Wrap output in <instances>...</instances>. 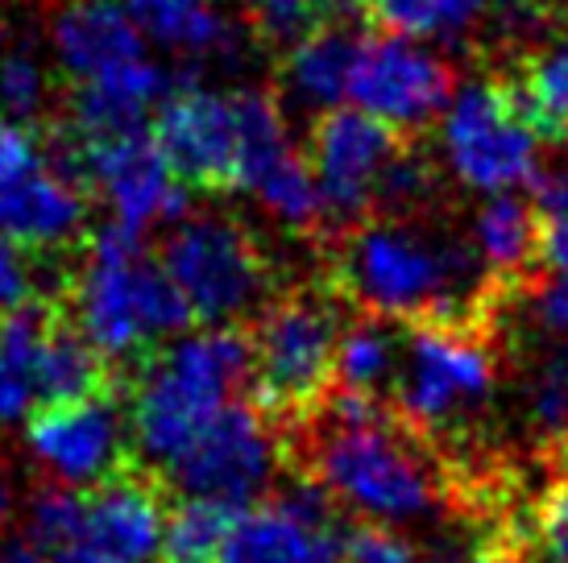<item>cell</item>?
Masks as SVG:
<instances>
[{
    "instance_id": "6da1fadb",
    "label": "cell",
    "mask_w": 568,
    "mask_h": 563,
    "mask_svg": "<svg viewBox=\"0 0 568 563\" xmlns=\"http://www.w3.org/2000/svg\"><path fill=\"white\" fill-rule=\"evenodd\" d=\"M336 282L369 319H419L469 328L486 274L465 240L415 216H378L348 228Z\"/></svg>"
},
{
    "instance_id": "7a4b0ae2",
    "label": "cell",
    "mask_w": 568,
    "mask_h": 563,
    "mask_svg": "<svg viewBox=\"0 0 568 563\" xmlns=\"http://www.w3.org/2000/svg\"><path fill=\"white\" fill-rule=\"evenodd\" d=\"M307 477L336 505L378 526L419 522L440 505V481L424 448L382 419L374 402L348 393H336L324 410Z\"/></svg>"
},
{
    "instance_id": "3957f363",
    "label": "cell",
    "mask_w": 568,
    "mask_h": 563,
    "mask_svg": "<svg viewBox=\"0 0 568 563\" xmlns=\"http://www.w3.org/2000/svg\"><path fill=\"white\" fill-rule=\"evenodd\" d=\"M250 381V340L237 328L174 336L142 365L129 398V443L145 464L171 472Z\"/></svg>"
},
{
    "instance_id": "277c9868",
    "label": "cell",
    "mask_w": 568,
    "mask_h": 563,
    "mask_svg": "<svg viewBox=\"0 0 568 563\" xmlns=\"http://www.w3.org/2000/svg\"><path fill=\"white\" fill-rule=\"evenodd\" d=\"M150 137L187 187H233L241 195L270 166L295 154L278 95L224 83H191L171 92Z\"/></svg>"
},
{
    "instance_id": "5b68a950",
    "label": "cell",
    "mask_w": 568,
    "mask_h": 563,
    "mask_svg": "<svg viewBox=\"0 0 568 563\" xmlns=\"http://www.w3.org/2000/svg\"><path fill=\"white\" fill-rule=\"evenodd\" d=\"M71 328L100 360H133L171 345L187 328V307L142 236L100 228L71 282Z\"/></svg>"
},
{
    "instance_id": "8992f818",
    "label": "cell",
    "mask_w": 568,
    "mask_h": 563,
    "mask_svg": "<svg viewBox=\"0 0 568 563\" xmlns=\"http://www.w3.org/2000/svg\"><path fill=\"white\" fill-rule=\"evenodd\" d=\"M539 133L515 88L465 79L436 121V157L460 191L481 199L519 195L539 178Z\"/></svg>"
},
{
    "instance_id": "52a82bcc",
    "label": "cell",
    "mask_w": 568,
    "mask_h": 563,
    "mask_svg": "<svg viewBox=\"0 0 568 563\" xmlns=\"http://www.w3.org/2000/svg\"><path fill=\"white\" fill-rule=\"evenodd\" d=\"M159 266L183 298L187 319H200L204 328H233L245 315H262L270 262L250 228L233 216H183L166 233Z\"/></svg>"
},
{
    "instance_id": "ba28073f",
    "label": "cell",
    "mask_w": 568,
    "mask_h": 563,
    "mask_svg": "<svg viewBox=\"0 0 568 563\" xmlns=\"http://www.w3.org/2000/svg\"><path fill=\"white\" fill-rule=\"evenodd\" d=\"M341 340L336 303L324 295H291L257 315L250 340V381L257 410L300 414L332 386V357Z\"/></svg>"
},
{
    "instance_id": "9c48e42d",
    "label": "cell",
    "mask_w": 568,
    "mask_h": 563,
    "mask_svg": "<svg viewBox=\"0 0 568 563\" xmlns=\"http://www.w3.org/2000/svg\"><path fill=\"white\" fill-rule=\"evenodd\" d=\"M498 360L474 328L419 324L403 340L395 398L410 427L448 431L469 422L494 398Z\"/></svg>"
},
{
    "instance_id": "30bf717a",
    "label": "cell",
    "mask_w": 568,
    "mask_h": 563,
    "mask_svg": "<svg viewBox=\"0 0 568 563\" xmlns=\"http://www.w3.org/2000/svg\"><path fill=\"white\" fill-rule=\"evenodd\" d=\"M88 224V195L26 125L0 116V240L30 253L71 245Z\"/></svg>"
},
{
    "instance_id": "8fae6325",
    "label": "cell",
    "mask_w": 568,
    "mask_h": 563,
    "mask_svg": "<svg viewBox=\"0 0 568 563\" xmlns=\"http://www.w3.org/2000/svg\"><path fill=\"white\" fill-rule=\"evenodd\" d=\"M453 92H457V79H453L444 50L382 30L362 33L348 109H357L362 116L403 137V133L436 129Z\"/></svg>"
},
{
    "instance_id": "7c38bea8",
    "label": "cell",
    "mask_w": 568,
    "mask_h": 563,
    "mask_svg": "<svg viewBox=\"0 0 568 563\" xmlns=\"http://www.w3.org/2000/svg\"><path fill=\"white\" fill-rule=\"evenodd\" d=\"M75 178L100 195L112 228L129 236L174 228L187 216V183L174 174L150 133L80 141Z\"/></svg>"
},
{
    "instance_id": "4fadbf2b",
    "label": "cell",
    "mask_w": 568,
    "mask_h": 563,
    "mask_svg": "<svg viewBox=\"0 0 568 563\" xmlns=\"http://www.w3.org/2000/svg\"><path fill=\"white\" fill-rule=\"evenodd\" d=\"M278 477V439L257 407L233 402L221 419L207 427L200 443L171 469L174 489L183 498L216 501L245 514Z\"/></svg>"
},
{
    "instance_id": "5bb4252c",
    "label": "cell",
    "mask_w": 568,
    "mask_h": 563,
    "mask_svg": "<svg viewBox=\"0 0 568 563\" xmlns=\"http://www.w3.org/2000/svg\"><path fill=\"white\" fill-rule=\"evenodd\" d=\"M403 145L390 129L362 116L357 109H341L320 116L307 141V166L316 174L324 219L357 224L382 199L386 174L398 162Z\"/></svg>"
},
{
    "instance_id": "9a60e30c",
    "label": "cell",
    "mask_w": 568,
    "mask_h": 563,
    "mask_svg": "<svg viewBox=\"0 0 568 563\" xmlns=\"http://www.w3.org/2000/svg\"><path fill=\"white\" fill-rule=\"evenodd\" d=\"M26 448L50 485L80 493L121 477L129 455V419L109 393H95L71 407H42L26 422Z\"/></svg>"
},
{
    "instance_id": "2e32d148",
    "label": "cell",
    "mask_w": 568,
    "mask_h": 563,
    "mask_svg": "<svg viewBox=\"0 0 568 563\" xmlns=\"http://www.w3.org/2000/svg\"><path fill=\"white\" fill-rule=\"evenodd\" d=\"M216 563H341L332 498L312 481H286L274 501L237 514Z\"/></svg>"
},
{
    "instance_id": "e0dca14e",
    "label": "cell",
    "mask_w": 568,
    "mask_h": 563,
    "mask_svg": "<svg viewBox=\"0 0 568 563\" xmlns=\"http://www.w3.org/2000/svg\"><path fill=\"white\" fill-rule=\"evenodd\" d=\"M47 54L75 88H92L150 59L121 0H59L47 21Z\"/></svg>"
},
{
    "instance_id": "ac0fdd59",
    "label": "cell",
    "mask_w": 568,
    "mask_h": 563,
    "mask_svg": "<svg viewBox=\"0 0 568 563\" xmlns=\"http://www.w3.org/2000/svg\"><path fill=\"white\" fill-rule=\"evenodd\" d=\"M162 531H166V505L159 489L121 472L92 493H83V543L116 563H150L159 560Z\"/></svg>"
},
{
    "instance_id": "d6986e66",
    "label": "cell",
    "mask_w": 568,
    "mask_h": 563,
    "mask_svg": "<svg viewBox=\"0 0 568 563\" xmlns=\"http://www.w3.org/2000/svg\"><path fill=\"white\" fill-rule=\"evenodd\" d=\"M145 47L191 59V63H229L245 54V30L221 0H121Z\"/></svg>"
},
{
    "instance_id": "ffe728a7",
    "label": "cell",
    "mask_w": 568,
    "mask_h": 563,
    "mask_svg": "<svg viewBox=\"0 0 568 563\" xmlns=\"http://www.w3.org/2000/svg\"><path fill=\"white\" fill-rule=\"evenodd\" d=\"M357 42H362V33H348L336 21L300 33L286 47L283 66H278V88H283L286 109L307 112L316 121L328 112L348 109Z\"/></svg>"
},
{
    "instance_id": "44dd1931",
    "label": "cell",
    "mask_w": 568,
    "mask_h": 563,
    "mask_svg": "<svg viewBox=\"0 0 568 563\" xmlns=\"http://www.w3.org/2000/svg\"><path fill=\"white\" fill-rule=\"evenodd\" d=\"M465 245L474 262L489 278H519L539 257V212L523 195H498L481 199L469 219Z\"/></svg>"
},
{
    "instance_id": "7402d4cb",
    "label": "cell",
    "mask_w": 568,
    "mask_h": 563,
    "mask_svg": "<svg viewBox=\"0 0 568 563\" xmlns=\"http://www.w3.org/2000/svg\"><path fill=\"white\" fill-rule=\"evenodd\" d=\"M403 365V336L382 319H353L341 328L336 357H332V386L336 393L374 402L382 390H395Z\"/></svg>"
},
{
    "instance_id": "603a6c76",
    "label": "cell",
    "mask_w": 568,
    "mask_h": 563,
    "mask_svg": "<svg viewBox=\"0 0 568 563\" xmlns=\"http://www.w3.org/2000/svg\"><path fill=\"white\" fill-rule=\"evenodd\" d=\"M382 33L424 47H460L494 13V0H365Z\"/></svg>"
},
{
    "instance_id": "cb8c5ba5",
    "label": "cell",
    "mask_w": 568,
    "mask_h": 563,
    "mask_svg": "<svg viewBox=\"0 0 568 563\" xmlns=\"http://www.w3.org/2000/svg\"><path fill=\"white\" fill-rule=\"evenodd\" d=\"M104 386V360L95 357L92 345L83 340L71 324H54L50 319L42 352H38V369H33V393L47 407H71L83 398H95Z\"/></svg>"
},
{
    "instance_id": "d4e9b609",
    "label": "cell",
    "mask_w": 568,
    "mask_h": 563,
    "mask_svg": "<svg viewBox=\"0 0 568 563\" xmlns=\"http://www.w3.org/2000/svg\"><path fill=\"white\" fill-rule=\"evenodd\" d=\"M47 328L50 319L38 307L0 319V422L26 419L38 407L33 369H38Z\"/></svg>"
},
{
    "instance_id": "484cf974",
    "label": "cell",
    "mask_w": 568,
    "mask_h": 563,
    "mask_svg": "<svg viewBox=\"0 0 568 563\" xmlns=\"http://www.w3.org/2000/svg\"><path fill=\"white\" fill-rule=\"evenodd\" d=\"M515 95L539 137L568 141V33L527 59Z\"/></svg>"
},
{
    "instance_id": "4316f807",
    "label": "cell",
    "mask_w": 568,
    "mask_h": 563,
    "mask_svg": "<svg viewBox=\"0 0 568 563\" xmlns=\"http://www.w3.org/2000/svg\"><path fill=\"white\" fill-rule=\"evenodd\" d=\"M245 195L274 224H283L291 233H307V228H316L320 219H324V199H320L316 174L307 166V154H300V150L283 157L278 166H270Z\"/></svg>"
},
{
    "instance_id": "83f0119b",
    "label": "cell",
    "mask_w": 568,
    "mask_h": 563,
    "mask_svg": "<svg viewBox=\"0 0 568 563\" xmlns=\"http://www.w3.org/2000/svg\"><path fill=\"white\" fill-rule=\"evenodd\" d=\"M54 100V66L50 54L33 42L0 47V116L30 129Z\"/></svg>"
},
{
    "instance_id": "f1b7e54d",
    "label": "cell",
    "mask_w": 568,
    "mask_h": 563,
    "mask_svg": "<svg viewBox=\"0 0 568 563\" xmlns=\"http://www.w3.org/2000/svg\"><path fill=\"white\" fill-rule=\"evenodd\" d=\"M233 522H237V510H229V505L183 498L166 514L159 551L162 563H216Z\"/></svg>"
},
{
    "instance_id": "f546056e",
    "label": "cell",
    "mask_w": 568,
    "mask_h": 563,
    "mask_svg": "<svg viewBox=\"0 0 568 563\" xmlns=\"http://www.w3.org/2000/svg\"><path fill=\"white\" fill-rule=\"evenodd\" d=\"M26 543L33 551H63L83 543V493L42 485L26 505Z\"/></svg>"
},
{
    "instance_id": "4dcf8cb0",
    "label": "cell",
    "mask_w": 568,
    "mask_h": 563,
    "mask_svg": "<svg viewBox=\"0 0 568 563\" xmlns=\"http://www.w3.org/2000/svg\"><path fill=\"white\" fill-rule=\"evenodd\" d=\"M353 0H245L253 21L270 33V38H300V33L332 25V17H341Z\"/></svg>"
},
{
    "instance_id": "1f68e13d",
    "label": "cell",
    "mask_w": 568,
    "mask_h": 563,
    "mask_svg": "<svg viewBox=\"0 0 568 563\" xmlns=\"http://www.w3.org/2000/svg\"><path fill=\"white\" fill-rule=\"evenodd\" d=\"M527 402H531V419L544 431L568 436V348H556L552 357L539 365Z\"/></svg>"
},
{
    "instance_id": "d6a6232c",
    "label": "cell",
    "mask_w": 568,
    "mask_h": 563,
    "mask_svg": "<svg viewBox=\"0 0 568 563\" xmlns=\"http://www.w3.org/2000/svg\"><path fill=\"white\" fill-rule=\"evenodd\" d=\"M42 298V266L30 249L13 240H0V319L38 307Z\"/></svg>"
},
{
    "instance_id": "836d02e7",
    "label": "cell",
    "mask_w": 568,
    "mask_h": 563,
    "mask_svg": "<svg viewBox=\"0 0 568 563\" xmlns=\"http://www.w3.org/2000/svg\"><path fill=\"white\" fill-rule=\"evenodd\" d=\"M341 563H424V555L395 526L362 522L348 534H341Z\"/></svg>"
},
{
    "instance_id": "e575fe53",
    "label": "cell",
    "mask_w": 568,
    "mask_h": 563,
    "mask_svg": "<svg viewBox=\"0 0 568 563\" xmlns=\"http://www.w3.org/2000/svg\"><path fill=\"white\" fill-rule=\"evenodd\" d=\"M427 195H432V171H427V162H419L415 154L403 150L398 162L390 166V174H386L378 207H390V216H407V212H415V207L424 204Z\"/></svg>"
},
{
    "instance_id": "d590c367",
    "label": "cell",
    "mask_w": 568,
    "mask_h": 563,
    "mask_svg": "<svg viewBox=\"0 0 568 563\" xmlns=\"http://www.w3.org/2000/svg\"><path fill=\"white\" fill-rule=\"evenodd\" d=\"M531 307H536L539 328L568 340V278L544 282L536 290V303H531Z\"/></svg>"
},
{
    "instance_id": "8d00e7d4",
    "label": "cell",
    "mask_w": 568,
    "mask_h": 563,
    "mask_svg": "<svg viewBox=\"0 0 568 563\" xmlns=\"http://www.w3.org/2000/svg\"><path fill=\"white\" fill-rule=\"evenodd\" d=\"M552 278H568V219H539V257Z\"/></svg>"
},
{
    "instance_id": "74e56055",
    "label": "cell",
    "mask_w": 568,
    "mask_h": 563,
    "mask_svg": "<svg viewBox=\"0 0 568 563\" xmlns=\"http://www.w3.org/2000/svg\"><path fill=\"white\" fill-rule=\"evenodd\" d=\"M536 212H539V219H568V171L539 174Z\"/></svg>"
},
{
    "instance_id": "f35d334b",
    "label": "cell",
    "mask_w": 568,
    "mask_h": 563,
    "mask_svg": "<svg viewBox=\"0 0 568 563\" xmlns=\"http://www.w3.org/2000/svg\"><path fill=\"white\" fill-rule=\"evenodd\" d=\"M50 563H116L109 560V555H100L95 547H88V543H75V547H63L50 555Z\"/></svg>"
},
{
    "instance_id": "ab89813d",
    "label": "cell",
    "mask_w": 568,
    "mask_h": 563,
    "mask_svg": "<svg viewBox=\"0 0 568 563\" xmlns=\"http://www.w3.org/2000/svg\"><path fill=\"white\" fill-rule=\"evenodd\" d=\"M0 563H47V560H42V551H33L30 543H17V547L0 551Z\"/></svg>"
},
{
    "instance_id": "60d3db41",
    "label": "cell",
    "mask_w": 568,
    "mask_h": 563,
    "mask_svg": "<svg viewBox=\"0 0 568 563\" xmlns=\"http://www.w3.org/2000/svg\"><path fill=\"white\" fill-rule=\"evenodd\" d=\"M9 514H13V481H9V472L0 469V526L9 522Z\"/></svg>"
},
{
    "instance_id": "b9f144b4",
    "label": "cell",
    "mask_w": 568,
    "mask_h": 563,
    "mask_svg": "<svg viewBox=\"0 0 568 563\" xmlns=\"http://www.w3.org/2000/svg\"><path fill=\"white\" fill-rule=\"evenodd\" d=\"M469 563H527V560H519L515 551H481V555H474Z\"/></svg>"
}]
</instances>
